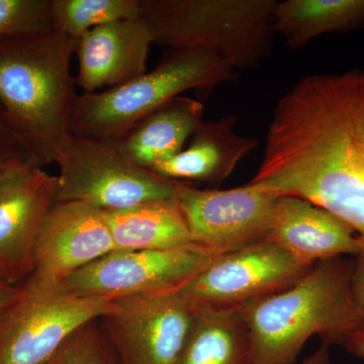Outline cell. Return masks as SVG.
I'll use <instances>...</instances> for the list:
<instances>
[{"label":"cell","instance_id":"6da1fadb","mask_svg":"<svg viewBox=\"0 0 364 364\" xmlns=\"http://www.w3.org/2000/svg\"><path fill=\"white\" fill-rule=\"evenodd\" d=\"M251 181L329 210L364 251V69L306 75L287 91Z\"/></svg>","mask_w":364,"mask_h":364},{"label":"cell","instance_id":"7a4b0ae2","mask_svg":"<svg viewBox=\"0 0 364 364\" xmlns=\"http://www.w3.org/2000/svg\"><path fill=\"white\" fill-rule=\"evenodd\" d=\"M354 260L343 257L314 265L286 289L238 309L252 344V364H296L313 336L343 345L364 326L354 304Z\"/></svg>","mask_w":364,"mask_h":364},{"label":"cell","instance_id":"3957f363","mask_svg":"<svg viewBox=\"0 0 364 364\" xmlns=\"http://www.w3.org/2000/svg\"><path fill=\"white\" fill-rule=\"evenodd\" d=\"M77 44L54 30L0 39V107L45 166L56 163L72 136Z\"/></svg>","mask_w":364,"mask_h":364},{"label":"cell","instance_id":"277c9868","mask_svg":"<svg viewBox=\"0 0 364 364\" xmlns=\"http://www.w3.org/2000/svg\"><path fill=\"white\" fill-rule=\"evenodd\" d=\"M277 0H141L154 43L214 53L233 70H251L272 54Z\"/></svg>","mask_w":364,"mask_h":364},{"label":"cell","instance_id":"5b68a950","mask_svg":"<svg viewBox=\"0 0 364 364\" xmlns=\"http://www.w3.org/2000/svg\"><path fill=\"white\" fill-rule=\"evenodd\" d=\"M238 77L208 50H169L152 71L102 92L78 95L71 112V135L116 144L143 117L184 91L208 93Z\"/></svg>","mask_w":364,"mask_h":364},{"label":"cell","instance_id":"8992f818","mask_svg":"<svg viewBox=\"0 0 364 364\" xmlns=\"http://www.w3.org/2000/svg\"><path fill=\"white\" fill-rule=\"evenodd\" d=\"M112 301L69 293L30 279L0 305V364H46L79 327L109 312Z\"/></svg>","mask_w":364,"mask_h":364},{"label":"cell","instance_id":"52a82bcc","mask_svg":"<svg viewBox=\"0 0 364 364\" xmlns=\"http://www.w3.org/2000/svg\"><path fill=\"white\" fill-rule=\"evenodd\" d=\"M57 203L77 200L121 210L176 198L182 182L134 164L112 143L72 135L60 153Z\"/></svg>","mask_w":364,"mask_h":364},{"label":"cell","instance_id":"ba28073f","mask_svg":"<svg viewBox=\"0 0 364 364\" xmlns=\"http://www.w3.org/2000/svg\"><path fill=\"white\" fill-rule=\"evenodd\" d=\"M198 309L178 291L112 299L98 318L123 364H176Z\"/></svg>","mask_w":364,"mask_h":364},{"label":"cell","instance_id":"9c48e42d","mask_svg":"<svg viewBox=\"0 0 364 364\" xmlns=\"http://www.w3.org/2000/svg\"><path fill=\"white\" fill-rule=\"evenodd\" d=\"M311 268L267 239L221 254L177 291L196 309L238 310L287 289Z\"/></svg>","mask_w":364,"mask_h":364},{"label":"cell","instance_id":"30bf717a","mask_svg":"<svg viewBox=\"0 0 364 364\" xmlns=\"http://www.w3.org/2000/svg\"><path fill=\"white\" fill-rule=\"evenodd\" d=\"M279 196L252 181L224 191L198 189L182 182L176 198L193 245L221 255L267 240Z\"/></svg>","mask_w":364,"mask_h":364},{"label":"cell","instance_id":"8fae6325","mask_svg":"<svg viewBox=\"0 0 364 364\" xmlns=\"http://www.w3.org/2000/svg\"><path fill=\"white\" fill-rule=\"evenodd\" d=\"M219 255L193 247L171 250H114L70 275L62 284L69 293L87 298L176 291Z\"/></svg>","mask_w":364,"mask_h":364},{"label":"cell","instance_id":"7c38bea8","mask_svg":"<svg viewBox=\"0 0 364 364\" xmlns=\"http://www.w3.org/2000/svg\"><path fill=\"white\" fill-rule=\"evenodd\" d=\"M58 178L39 165L0 176V280L18 286L32 275L46 215L57 203Z\"/></svg>","mask_w":364,"mask_h":364},{"label":"cell","instance_id":"4fadbf2b","mask_svg":"<svg viewBox=\"0 0 364 364\" xmlns=\"http://www.w3.org/2000/svg\"><path fill=\"white\" fill-rule=\"evenodd\" d=\"M114 250L105 210L77 200L58 202L41 227L28 279L43 286H59Z\"/></svg>","mask_w":364,"mask_h":364},{"label":"cell","instance_id":"5bb4252c","mask_svg":"<svg viewBox=\"0 0 364 364\" xmlns=\"http://www.w3.org/2000/svg\"><path fill=\"white\" fill-rule=\"evenodd\" d=\"M152 43L150 26L141 16L91 28L78 39L75 85L83 93H92L142 75L148 71Z\"/></svg>","mask_w":364,"mask_h":364},{"label":"cell","instance_id":"9a60e30c","mask_svg":"<svg viewBox=\"0 0 364 364\" xmlns=\"http://www.w3.org/2000/svg\"><path fill=\"white\" fill-rule=\"evenodd\" d=\"M267 240L277 244L306 267L360 253L358 235L347 223L315 203L280 196Z\"/></svg>","mask_w":364,"mask_h":364},{"label":"cell","instance_id":"2e32d148","mask_svg":"<svg viewBox=\"0 0 364 364\" xmlns=\"http://www.w3.org/2000/svg\"><path fill=\"white\" fill-rule=\"evenodd\" d=\"M238 117L226 116L214 122L203 121L191 136L186 149L151 171L179 182L198 181L221 184L248 156L257 140L235 131Z\"/></svg>","mask_w":364,"mask_h":364},{"label":"cell","instance_id":"e0dca14e","mask_svg":"<svg viewBox=\"0 0 364 364\" xmlns=\"http://www.w3.org/2000/svg\"><path fill=\"white\" fill-rule=\"evenodd\" d=\"M203 117V102L179 95L143 117L114 145L134 164L151 170L183 150Z\"/></svg>","mask_w":364,"mask_h":364},{"label":"cell","instance_id":"ac0fdd59","mask_svg":"<svg viewBox=\"0 0 364 364\" xmlns=\"http://www.w3.org/2000/svg\"><path fill=\"white\" fill-rule=\"evenodd\" d=\"M105 215L116 250H171L195 246L177 198L105 210Z\"/></svg>","mask_w":364,"mask_h":364},{"label":"cell","instance_id":"d6986e66","mask_svg":"<svg viewBox=\"0 0 364 364\" xmlns=\"http://www.w3.org/2000/svg\"><path fill=\"white\" fill-rule=\"evenodd\" d=\"M273 28L289 50H299L330 33L364 30V0L277 1Z\"/></svg>","mask_w":364,"mask_h":364},{"label":"cell","instance_id":"ffe728a7","mask_svg":"<svg viewBox=\"0 0 364 364\" xmlns=\"http://www.w3.org/2000/svg\"><path fill=\"white\" fill-rule=\"evenodd\" d=\"M176 364H252V344L239 310L198 309Z\"/></svg>","mask_w":364,"mask_h":364},{"label":"cell","instance_id":"44dd1931","mask_svg":"<svg viewBox=\"0 0 364 364\" xmlns=\"http://www.w3.org/2000/svg\"><path fill=\"white\" fill-rule=\"evenodd\" d=\"M53 30L79 39L97 26L140 18L141 0H51Z\"/></svg>","mask_w":364,"mask_h":364},{"label":"cell","instance_id":"7402d4cb","mask_svg":"<svg viewBox=\"0 0 364 364\" xmlns=\"http://www.w3.org/2000/svg\"><path fill=\"white\" fill-rule=\"evenodd\" d=\"M46 364H123L98 320L72 333Z\"/></svg>","mask_w":364,"mask_h":364},{"label":"cell","instance_id":"603a6c76","mask_svg":"<svg viewBox=\"0 0 364 364\" xmlns=\"http://www.w3.org/2000/svg\"><path fill=\"white\" fill-rule=\"evenodd\" d=\"M51 30V0H0V39Z\"/></svg>","mask_w":364,"mask_h":364},{"label":"cell","instance_id":"cb8c5ba5","mask_svg":"<svg viewBox=\"0 0 364 364\" xmlns=\"http://www.w3.org/2000/svg\"><path fill=\"white\" fill-rule=\"evenodd\" d=\"M33 165L45 166L30 144L9 123L0 107V176Z\"/></svg>","mask_w":364,"mask_h":364},{"label":"cell","instance_id":"d4e9b609","mask_svg":"<svg viewBox=\"0 0 364 364\" xmlns=\"http://www.w3.org/2000/svg\"><path fill=\"white\" fill-rule=\"evenodd\" d=\"M351 294L354 304L364 318V251L354 260L351 277Z\"/></svg>","mask_w":364,"mask_h":364},{"label":"cell","instance_id":"484cf974","mask_svg":"<svg viewBox=\"0 0 364 364\" xmlns=\"http://www.w3.org/2000/svg\"><path fill=\"white\" fill-rule=\"evenodd\" d=\"M342 346L356 358H364V326L352 333Z\"/></svg>","mask_w":364,"mask_h":364},{"label":"cell","instance_id":"4316f807","mask_svg":"<svg viewBox=\"0 0 364 364\" xmlns=\"http://www.w3.org/2000/svg\"><path fill=\"white\" fill-rule=\"evenodd\" d=\"M330 347H331L330 345L322 343L317 350L314 351L303 361L296 364H335L330 353Z\"/></svg>","mask_w":364,"mask_h":364},{"label":"cell","instance_id":"83f0119b","mask_svg":"<svg viewBox=\"0 0 364 364\" xmlns=\"http://www.w3.org/2000/svg\"><path fill=\"white\" fill-rule=\"evenodd\" d=\"M16 289H18V286H11V284L0 280V305L11 298L16 293Z\"/></svg>","mask_w":364,"mask_h":364}]
</instances>
